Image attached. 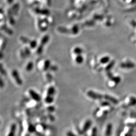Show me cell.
<instances>
[{"instance_id":"1","label":"cell","mask_w":136,"mask_h":136,"mask_svg":"<svg viewBox=\"0 0 136 136\" xmlns=\"http://www.w3.org/2000/svg\"><path fill=\"white\" fill-rule=\"evenodd\" d=\"M87 95L90 98L95 100H106L107 95H102L99 93L95 92L92 90H89L87 92Z\"/></svg>"},{"instance_id":"2","label":"cell","mask_w":136,"mask_h":136,"mask_svg":"<svg viewBox=\"0 0 136 136\" xmlns=\"http://www.w3.org/2000/svg\"><path fill=\"white\" fill-rule=\"evenodd\" d=\"M136 104V98L134 96H129L126 97L123 102L122 106L124 107H129Z\"/></svg>"},{"instance_id":"3","label":"cell","mask_w":136,"mask_h":136,"mask_svg":"<svg viewBox=\"0 0 136 136\" xmlns=\"http://www.w3.org/2000/svg\"><path fill=\"white\" fill-rule=\"evenodd\" d=\"M12 76L14 78L17 85H22L23 83V80L21 79L18 72L16 70H13L12 72Z\"/></svg>"},{"instance_id":"4","label":"cell","mask_w":136,"mask_h":136,"mask_svg":"<svg viewBox=\"0 0 136 136\" xmlns=\"http://www.w3.org/2000/svg\"><path fill=\"white\" fill-rule=\"evenodd\" d=\"M134 129L133 128L126 126L120 134V136H132Z\"/></svg>"},{"instance_id":"5","label":"cell","mask_w":136,"mask_h":136,"mask_svg":"<svg viewBox=\"0 0 136 136\" xmlns=\"http://www.w3.org/2000/svg\"><path fill=\"white\" fill-rule=\"evenodd\" d=\"M29 93L31 98L35 101L39 102L41 101L42 97L41 96L36 92H35V90H30L29 91Z\"/></svg>"},{"instance_id":"6","label":"cell","mask_w":136,"mask_h":136,"mask_svg":"<svg viewBox=\"0 0 136 136\" xmlns=\"http://www.w3.org/2000/svg\"><path fill=\"white\" fill-rule=\"evenodd\" d=\"M126 126L136 128V118H128L125 121Z\"/></svg>"},{"instance_id":"7","label":"cell","mask_w":136,"mask_h":136,"mask_svg":"<svg viewBox=\"0 0 136 136\" xmlns=\"http://www.w3.org/2000/svg\"><path fill=\"white\" fill-rule=\"evenodd\" d=\"M92 121L90 120H86L83 125L82 128V133H85L90 129L92 126Z\"/></svg>"},{"instance_id":"8","label":"cell","mask_w":136,"mask_h":136,"mask_svg":"<svg viewBox=\"0 0 136 136\" xmlns=\"http://www.w3.org/2000/svg\"><path fill=\"white\" fill-rule=\"evenodd\" d=\"M120 66L121 67H122L123 68H125V69H131L133 68L135 65L134 63L131 62H129V61H127V62H123L120 64Z\"/></svg>"},{"instance_id":"9","label":"cell","mask_w":136,"mask_h":136,"mask_svg":"<svg viewBox=\"0 0 136 136\" xmlns=\"http://www.w3.org/2000/svg\"><path fill=\"white\" fill-rule=\"evenodd\" d=\"M112 131V125L111 123H109L106 125L104 130L105 136H110Z\"/></svg>"},{"instance_id":"10","label":"cell","mask_w":136,"mask_h":136,"mask_svg":"<svg viewBox=\"0 0 136 136\" xmlns=\"http://www.w3.org/2000/svg\"><path fill=\"white\" fill-rule=\"evenodd\" d=\"M16 130V125L15 123L11 125L8 136H15Z\"/></svg>"},{"instance_id":"11","label":"cell","mask_w":136,"mask_h":136,"mask_svg":"<svg viewBox=\"0 0 136 136\" xmlns=\"http://www.w3.org/2000/svg\"><path fill=\"white\" fill-rule=\"evenodd\" d=\"M55 93V89L54 87L53 86H50L48 89L47 92V95H50L52 96H54Z\"/></svg>"},{"instance_id":"12","label":"cell","mask_w":136,"mask_h":136,"mask_svg":"<svg viewBox=\"0 0 136 136\" xmlns=\"http://www.w3.org/2000/svg\"><path fill=\"white\" fill-rule=\"evenodd\" d=\"M115 64V62L114 61H109V63L105 64L106 66L104 67V70L107 71H109V70L111 69V68L113 67Z\"/></svg>"},{"instance_id":"13","label":"cell","mask_w":136,"mask_h":136,"mask_svg":"<svg viewBox=\"0 0 136 136\" xmlns=\"http://www.w3.org/2000/svg\"><path fill=\"white\" fill-rule=\"evenodd\" d=\"M53 101H54L53 96L47 95V96L45 99V101L46 103L48 104H51L53 102Z\"/></svg>"},{"instance_id":"14","label":"cell","mask_w":136,"mask_h":136,"mask_svg":"<svg viewBox=\"0 0 136 136\" xmlns=\"http://www.w3.org/2000/svg\"><path fill=\"white\" fill-rule=\"evenodd\" d=\"M51 67L50 64V61L49 60H46L44 63V67L43 70L44 71H47L49 69L50 67Z\"/></svg>"},{"instance_id":"15","label":"cell","mask_w":136,"mask_h":136,"mask_svg":"<svg viewBox=\"0 0 136 136\" xmlns=\"http://www.w3.org/2000/svg\"><path fill=\"white\" fill-rule=\"evenodd\" d=\"M109 61H110V57L108 56H104L103 57L101 58L100 60V62L102 64H105L108 63H109Z\"/></svg>"},{"instance_id":"16","label":"cell","mask_w":136,"mask_h":136,"mask_svg":"<svg viewBox=\"0 0 136 136\" xmlns=\"http://www.w3.org/2000/svg\"><path fill=\"white\" fill-rule=\"evenodd\" d=\"M83 61H84V59L81 55H77L75 58V61L76 63L79 64H80L81 63H83Z\"/></svg>"},{"instance_id":"17","label":"cell","mask_w":136,"mask_h":136,"mask_svg":"<svg viewBox=\"0 0 136 136\" xmlns=\"http://www.w3.org/2000/svg\"><path fill=\"white\" fill-rule=\"evenodd\" d=\"M33 68H34V63L32 62H30L27 65L26 67V69L27 70V71L30 72L32 71Z\"/></svg>"},{"instance_id":"18","label":"cell","mask_w":136,"mask_h":136,"mask_svg":"<svg viewBox=\"0 0 136 136\" xmlns=\"http://www.w3.org/2000/svg\"><path fill=\"white\" fill-rule=\"evenodd\" d=\"M28 130L30 133H34L36 130V128L35 126L32 124L29 125L28 127Z\"/></svg>"},{"instance_id":"19","label":"cell","mask_w":136,"mask_h":136,"mask_svg":"<svg viewBox=\"0 0 136 136\" xmlns=\"http://www.w3.org/2000/svg\"><path fill=\"white\" fill-rule=\"evenodd\" d=\"M74 53L77 55H81V54L82 53V50L80 48L77 47L74 49Z\"/></svg>"},{"instance_id":"20","label":"cell","mask_w":136,"mask_h":136,"mask_svg":"<svg viewBox=\"0 0 136 136\" xmlns=\"http://www.w3.org/2000/svg\"><path fill=\"white\" fill-rule=\"evenodd\" d=\"M97 127H93L91 131L90 136H97Z\"/></svg>"},{"instance_id":"21","label":"cell","mask_w":136,"mask_h":136,"mask_svg":"<svg viewBox=\"0 0 136 136\" xmlns=\"http://www.w3.org/2000/svg\"><path fill=\"white\" fill-rule=\"evenodd\" d=\"M48 36H45L42 39V41H41V45H44V44H45L47 43V42L48 41Z\"/></svg>"},{"instance_id":"22","label":"cell","mask_w":136,"mask_h":136,"mask_svg":"<svg viewBox=\"0 0 136 136\" xmlns=\"http://www.w3.org/2000/svg\"><path fill=\"white\" fill-rule=\"evenodd\" d=\"M36 45H37V42H36V41H30V46L31 48H35V47H36Z\"/></svg>"},{"instance_id":"23","label":"cell","mask_w":136,"mask_h":136,"mask_svg":"<svg viewBox=\"0 0 136 136\" xmlns=\"http://www.w3.org/2000/svg\"><path fill=\"white\" fill-rule=\"evenodd\" d=\"M47 110L49 112H53L55 110V108L54 106H49L47 108Z\"/></svg>"},{"instance_id":"24","label":"cell","mask_w":136,"mask_h":136,"mask_svg":"<svg viewBox=\"0 0 136 136\" xmlns=\"http://www.w3.org/2000/svg\"><path fill=\"white\" fill-rule=\"evenodd\" d=\"M67 136H77L72 131L67 132L66 134Z\"/></svg>"},{"instance_id":"25","label":"cell","mask_w":136,"mask_h":136,"mask_svg":"<svg viewBox=\"0 0 136 136\" xmlns=\"http://www.w3.org/2000/svg\"><path fill=\"white\" fill-rule=\"evenodd\" d=\"M0 72L1 73L3 74V75H5L6 74V72H5V71L4 69H3V68L2 65L1 64V65H0Z\"/></svg>"},{"instance_id":"26","label":"cell","mask_w":136,"mask_h":136,"mask_svg":"<svg viewBox=\"0 0 136 136\" xmlns=\"http://www.w3.org/2000/svg\"><path fill=\"white\" fill-rule=\"evenodd\" d=\"M4 86V82L3 81L2 79H0V87H1V88L3 87Z\"/></svg>"},{"instance_id":"27","label":"cell","mask_w":136,"mask_h":136,"mask_svg":"<svg viewBox=\"0 0 136 136\" xmlns=\"http://www.w3.org/2000/svg\"><path fill=\"white\" fill-rule=\"evenodd\" d=\"M13 0H8V2L9 4H11L13 2Z\"/></svg>"},{"instance_id":"28","label":"cell","mask_w":136,"mask_h":136,"mask_svg":"<svg viewBox=\"0 0 136 136\" xmlns=\"http://www.w3.org/2000/svg\"><path fill=\"white\" fill-rule=\"evenodd\" d=\"M27 136H29V135H27Z\"/></svg>"}]
</instances>
